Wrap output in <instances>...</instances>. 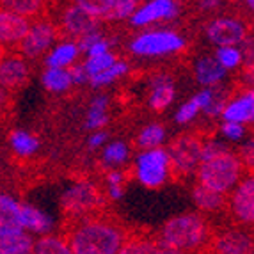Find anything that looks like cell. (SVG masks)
<instances>
[{
  "label": "cell",
  "mask_w": 254,
  "mask_h": 254,
  "mask_svg": "<svg viewBox=\"0 0 254 254\" xmlns=\"http://www.w3.org/2000/svg\"><path fill=\"white\" fill-rule=\"evenodd\" d=\"M210 231L201 215L185 213L169 219L160 231V242L164 253H189L199 251L208 242Z\"/></svg>",
  "instance_id": "obj_1"
},
{
  "label": "cell",
  "mask_w": 254,
  "mask_h": 254,
  "mask_svg": "<svg viewBox=\"0 0 254 254\" xmlns=\"http://www.w3.org/2000/svg\"><path fill=\"white\" fill-rule=\"evenodd\" d=\"M68 240L75 254H118L127 244L123 231L103 220H89L76 226Z\"/></svg>",
  "instance_id": "obj_2"
},
{
  "label": "cell",
  "mask_w": 254,
  "mask_h": 254,
  "mask_svg": "<svg viewBox=\"0 0 254 254\" xmlns=\"http://www.w3.org/2000/svg\"><path fill=\"white\" fill-rule=\"evenodd\" d=\"M244 167L246 165L238 157V153L228 149L213 157L203 158L197 169V180L213 190L228 194V192H233L235 187L240 183Z\"/></svg>",
  "instance_id": "obj_3"
},
{
  "label": "cell",
  "mask_w": 254,
  "mask_h": 254,
  "mask_svg": "<svg viewBox=\"0 0 254 254\" xmlns=\"http://www.w3.org/2000/svg\"><path fill=\"white\" fill-rule=\"evenodd\" d=\"M128 48L137 57H165L182 52L185 38L171 29L146 30L131 39Z\"/></svg>",
  "instance_id": "obj_4"
},
{
  "label": "cell",
  "mask_w": 254,
  "mask_h": 254,
  "mask_svg": "<svg viewBox=\"0 0 254 254\" xmlns=\"http://www.w3.org/2000/svg\"><path fill=\"white\" fill-rule=\"evenodd\" d=\"M135 178L146 189H158L169 180L173 173V162L169 151L160 148L140 149L135 157Z\"/></svg>",
  "instance_id": "obj_5"
},
{
  "label": "cell",
  "mask_w": 254,
  "mask_h": 254,
  "mask_svg": "<svg viewBox=\"0 0 254 254\" xmlns=\"http://www.w3.org/2000/svg\"><path fill=\"white\" fill-rule=\"evenodd\" d=\"M203 140L195 135H180L171 140L169 157L173 162V171L176 174L190 176L197 174L201 160H203Z\"/></svg>",
  "instance_id": "obj_6"
},
{
  "label": "cell",
  "mask_w": 254,
  "mask_h": 254,
  "mask_svg": "<svg viewBox=\"0 0 254 254\" xmlns=\"http://www.w3.org/2000/svg\"><path fill=\"white\" fill-rule=\"evenodd\" d=\"M102 194L98 190V187L94 183L87 182V180H80V182L69 185L61 195V208L64 213L73 217H84L96 210L102 204Z\"/></svg>",
  "instance_id": "obj_7"
},
{
  "label": "cell",
  "mask_w": 254,
  "mask_h": 254,
  "mask_svg": "<svg viewBox=\"0 0 254 254\" xmlns=\"http://www.w3.org/2000/svg\"><path fill=\"white\" fill-rule=\"evenodd\" d=\"M55 39H57V29L54 23L45 20L34 21L18 48H20V54L27 59H38L50 52V48L55 45Z\"/></svg>",
  "instance_id": "obj_8"
},
{
  "label": "cell",
  "mask_w": 254,
  "mask_h": 254,
  "mask_svg": "<svg viewBox=\"0 0 254 254\" xmlns=\"http://www.w3.org/2000/svg\"><path fill=\"white\" fill-rule=\"evenodd\" d=\"M180 13H182V7L178 0H146L131 14L130 23L137 29H144L158 21L174 20L176 16H180Z\"/></svg>",
  "instance_id": "obj_9"
},
{
  "label": "cell",
  "mask_w": 254,
  "mask_h": 254,
  "mask_svg": "<svg viewBox=\"0 0 254 254\" xmlns=\"http://www.w3.org/2000/svg\"><path fill=\"white\" fill-rule=\"evenodd\" d=\"M204 36L215 47H228V45H240L247 36L244 21L237 18H215L204 27Z\"/></svg>",
  "instance_id": "obj_10"
},
{
  "label": "cell",
  "mask_w": 254,
  "mask_h": 254,
  "mask_svg": "<svg viewBox=\"0 0 254 254\" xmlns=\"http://www.w3.org/2000/svg\"><path fill=\"white\" fill-rule=\"evenodd\" d=\"M229 208L240 224H254V174L242 178L233 189Z\"/></svg>",
  "instance_id": "obj_11"
},
{
  "label": "cell",
  "mask_w": 254,
  "mask_h": 254,
  "mask_svg": "<svg viewBox=\"0 0 254 254\" xmlns=\"http://www.w3.org/2000/svg\"><path fill=\"white\" fill-rule=\"evenodd\" d=\"M61 27H63V30L66 32V34L78 39L80 36L87 34V32L100 30V18L87 13L85 9L80 7V5L73 4L63 11Z\"/></svg>",
  "instance_id": "obj_12"
},
{
  "label": "cell",
  "mask_w": 254,
  "mask_h": 254,
  "mask_svg": "<svg viewBox=\"0 0 254 254\" xmlns=\"http://www.w3.org/2000/svg\"><path fill=\"white\" fill-rule=\"evenodd\" d=\"M30 20L25 14H20L11 9H2L0 13V41L4 45H20L30 29Z\"/></svg>",
  "instance_id": "obj_13"
},
{
  "label": "cell",
  "mask_w": 254,
  "mask_h": 254,
  "mask_svg": "<svg viewBox=\"0 0 254 254\" xmlns=\"http://www.w3.org/2000/svg\"><path fill=\"white\" fill-rule=\"evenodd\" d=\"M36 240L32 233L21 226H0V253L2 254H30L34 253Z\"/></svg>",
  "instance_id": "obj_14"
},
{
  "label": "cell",
  "mask_w": 254,
  "mask_h": 254,
  "mask_svg": "<svg viewBox=\"0 0 254 254\" xmlns=\"http://www.w3.org/2000/svg\"><path fill=\"white\" fill-rule=\"evenodd\" d=\"M213 251L222 254H251L254 253V237L244 229H228L215 237Z\"/></svg>",
  "instance_id": "obj_15"
},
{
  "label": "cell",
  "mask_w": 254,
  "mask_h": 254,
  "mask_svg": "<svg viewBox=\"0 0 254 254\" xmlns=\"http://www.w3.org/2000/svg\"><path fill=\"white\" fill-rule=\"evenodd\" d=\"M176 98V84L173 76L167 73H158L149 80L148 105L153 110H164L174 102Z\"/></svg>",
  "instance_id": "obj_16"
},
{
  "label": "cell",
  "mask_w": 254,
  "mask_h": 254,
  "mask_svg": "<svg viewBox=\"0 0 254 254\" xmlns=\"http://www.w3.org/2000/svg\"><path fill=\"white\" fill-rule=\"evenodd\" d=\"M228 68L222 66L217 55H201L199 59H195L194 63V78L195 82L203 87H210V85L222 84L228 76Z\"/></svg>",
  "instance_id": "obj_17"
},
{
  "label": "cell",
  "mask_w": 254,
  "mask_h": 254,
  "mask_svg": "<svg viewBox=\"0 0 254 254\" xmlns=\"http://www.w3.org/2000/svg\"><path fill=\"white\" fill-rule=\"evenodd\" d=\"M29 78V64L23 55H7L0 64V82L5 89H16Z\"/></svg>",
  "instance_id": "obj_18"
},
{
  "label": "cell",
  "mask_w": 254,
  "mask_h": 254,
  "mask_svg": "<svg viewBox=\"0 0 254 254\" xmlns=\"http://www.w3.org/2000/svg\"><path fill=\"white\" fill-rule=\"evenodd\" d=\"M20 224L30 231L32 235H47L52 233V229L55 226V220L52 215H48L45 210L38 206H32L29 203H21V212H20Z\"/></svg>",
  "instance_id": "obj_19"
},
{
  "label": "cell",
  "mask_w": 254,
  "mask_h": 254,
  "mask_svg": "<svg viewBox=\"0 0 254 254\" xmlns=\"http://www.w3.org/2000/svg\"><path fill=\"white\" fill-rule=\"evenodd\" d=\"M222 119L254 125V89H247L238 96L231 98L222 112Z\"/></svg>",
  "instance_id": "obj_20"
},
{
  "label": "cell",
  "mask_w": 254,
  "mask_h": 254,
  "mask_svg": "<svg viewBox=\"0 0 254 254\" xmlns=\"http://www.w3.org/2000/svg\"><path fill=\"white\" fill-rule=\"evenodd\" d=\"M80 54L82 50L78 43L66 39L50 48V52L45 55V64L47 68H71Z\"/></svg>",
  "instance_id": "obj_21"
},
{
  "label": "cell",
  "mask_w": 254,
  "mask_h": 254,
  "mask_svg": "<svg viewBox=\"0 0 254 254\" xmlns=\"http://www.w3.org/2000/svg\"><path fill=\"white\" fill-rule=\"evenodd\" d=\"M224 195L226 194H222L219 190H213L210 187L203 185L201 182L192 189V201L203 212H219V210H222L226 204Z\"/></svg>",
  "instance_id": "obj_22"
},
{
  "label": "cell",
  "mask_w": 254,
  "mask_h": 254,
  "mask_svg": "<svg viewBox=\"0 0 254 254\" xmlns=\"http://www.w3.org/2000/svg\"><path fill=\"white\" fill-rule=\"evenodd\" d=\"M109 102L110 98L107 94H98L91 100V105L87 109V116H85V130H102L107 123H109Z\"/></svg>",
  "instance_id": "obj_23"
},
{
  "label": "cell",
  "mask_w": 254,
  "mask_h": 254,
  "mask_svg": "<svg viewBox=\"0 0 254 254\" xmlns=\"http://www.w3.org/2000/svg\"><path fill=\"white\" fill-rule=\"evenodd\" d=\"M41 82L43 87L50 93H66L75 85L69 68H47L41 75Z\"/></svg>",
  "instance_id": "obj_24"
},
{
  "label": "cell",
  "mask_w": 254,
  "mask_h": 254,
  "mask_svg": "<svg viewBox=\"0 0 254 254\" xmlns=\"http://www.w3.org/2000/svg\"><path fill=\"white\" fill-rule=\"evenodd\" d=\"M9 146L18 157H32L39 149V139L27 130H14L9 133Z\"/></svg>",
  "instance_id": "obj_25"
},
{
  "label": "cell",
  "mask_w": 254,
  "mask_h": 254,
  "mask_svg": "<svg viewBox=\"0 0 254 254\" xmlns=\"http://www.w3.org/2000/svg\"><path fill=\"white\" fill-rule=\"evenodd\" d=\"M128 158H130V148L123 140H112V142H107L103 146L102 164L105 167H109V169L127 164Z\"/></svg>",
  "instance_id": "obj_26"
},
{
  "label": "cell",
  "mask_w": 254,
  "mask_h": 254,
  "mask_svg": "<svg viewBox=\"0 0 254 254\" xmlns=\"http://www.w3.org/2000/svg\"><path fill=\"white\" fill-rule=\"evenodd\" d=\"M34 253L36 254H69L73 253L69 240L57 235H41L39 238H36L34 244Z\"/></svg>",
  "instance_id": "obj_27"
},
{
  "label": "cell",
  "mask_w": 254,
  "mask_h": 254,
  "mask_svg": "<svg viewBox=\"0 0 254 254\" xmlns=\"http://www.w3.org/2000/svg\"><path fill=\"white\" fill-rule=\"evenodd\" d=\"M210 87H212V98H210V102L204 107L203 112L208 118H222V112L231 100V91L224 84L210 85Z\"/></svg>",
  "instance_id": "obj_28"
},
{
  "label": "cell",
  "mask_w": 254,
  "mask_h": 254,
  "mask_svg": "<svg viewBox=\"0 0 254 254\" xmlns=\"http://www.w3.org/2000/svg\"><path fill=\"white\" fill-rule=\"evenodd\" d=\"M20 212L21 203L9 194H2L0 197V226L11 228V226H21L20 224ZM23 228V226H21Z\"/></svg>",
  "instance_id": "obj_29"
},
{
  "label": "cell",
  "mask_w": 254,
  "mask_h": 254,
  "mask_svg": "<svg viewBox=\"0 0 254 254\" xmlns=\"http://www.w3.org/2000/svg\"><path fill=\"white\" fill-rule=\"evenodd\" d=\"M128 73V64L125 61H116L110 68L103 69L102 73H96V75L91 76L89 84L93 85L94 89H102L105 85L114 84L116 80H119L121 76H125Z\"/></svg>",
  "instance_id": "obj_30"
},
{
  "label": "cell",
  "mask_w": 254,
  "mask_h": 254,
  "mask_svg": "<svg viewBox=\"0 0 254 254\" xmlns=\"http://www.w3.org/2000/svg\"><path fill=\"white\" fill-rule=\"evenodd\" d=\"M165 140V128L158 123H149L146 125L137 135V146L140 149H151V148H160Z\"/></svg>",
  "instance_id": "obj_31"
},
{
  "label": "cell",
  "mask_w": 254,
  "mask_h": 254,
  "mask_svg": "<svg viewBox=\"0 0 254 254\" xmlns=\"http://www.w3.org/2000/svg\"><path fill=\"white\" fill-rule=\"evenodd\" d=\"M47 0H2V7L16 11L25 16H38L45 7Z\"/></svg>",
  "instance_id": "obj_32"
},
{
  "label": "cell",
  "mask_w": 254,
  "mask_h": 254,
  "mask_svg": "<svg viewBox=\"0 0 254 254\" xmlns=\"http://www.w3.org/2000/svg\"><path fill=\"white\" fill-rule=\"evenodd\" d=\"M217 59L222 63V66L228 69H237L244 66V55L238 45H228V47H217Z\"/></svg>",
  "instance_id": "obj_33"
},
{
  "label": "cell",
  "mask_w": 254,
  "mask_h": 254,
  "mask_svg": "<svg viewBox=\"0 0 254 254\" xmlns=\"http://www.w3.org/2000/svg\"><path fill=\"white\" fill-rule=\"evenodd\" d=\"M140 0H114V5L110 9V13L107 14L105 20L110 21H125L130 20L131 14L135 13L139 7Z\"/></svg>",
  "instance_id": "obj_34"
},
{
  "label": "cell",
  "mask_w": 254,
  "mask_h": 254,
  "mask_svg": "<svg viewBox=\"0 0 254 254\" xmlns=\"http://www.w3.org/2000/svg\"><path fill=\"white\" fill-rule=\"evenodd\" d=\"M121 253L123 254H153V253H164V249H162L158 240L139 238V240L127 242Z\"/></svg>",
  "instance_id": "obj_35"
},
{
  "label": "cell",
  "mask_w": 254,
  "mask_h": 254,
  "mask_svg": "<svg viewBox=\"0 0 254 254\" xmlns=\"http://www.w3.org/2000/svg\"><path fill=\"white\" fill-rule=\"evenodd\" d=\"M247 125L238 123V121H231V119H224L220 123V135L224 137L229 142H242L247 135Z\"/></svg>",
  "instance_id": "obj_36"
},
{
  "label": "cell",
  "mask_w": 254,
  "mask_h": 254,
  "mask_svg": "<svg viewBox=\"0 0 254 254\" xmlns=\"http://www.w3.org/2000/svg\"><path fill=\"white\" fill-rule=\"evenodd\" d=\"M116 61H118V57H116L112 52H107V54H102V55L87 57V59L84 61V66H85V69H87V73H89V76H93V75H96V73H102L103 69L110 68Z\"/></svg>",
  "instance_id": "obj_37"
},
{
  "label": "cell",
  "mask_w": 254,
  "mask_h": 254,
  "mask_svg": "<svg viewBox=\"0 0 254 254\" xmlns=\"http://www.w3.org/2000/svg\"><path fill=\"white\" fill-rule=\"evenodd\" d=\"M199 112H203V109H201L199 102L192 96L189 102H185L183 105L178 107L176 114H174V121L178 125H187V123H190V121H194Z\"/></svg>",
  "instance_id": "obj_38"
},
{
  "label": "cell",
  "mask_w": 254,
  "mask_h": 254,
  "mask_svg": "<svg viewBox=\"0 0 254 254\" xmlns=\"http://www.w3.org/2000/svg\"><path fill=\"white\" fill-rule=\"evenodd\" d=\"M73 2L76 5H80L82 9H85L87 13L94 14L98 18H103V20H105L112 5H114V0H73Z\"/></svg>",
  "instance_id": "obj_39"
},
{
  "label": "cell",
  "mask_w": 254,
  "mask_h": 254,
  "mask_svg": "<svg viewBox=\"0 0 254 254\" xmlns=\"http://www.w3.org/2000/svg\"><path fill=\"white\" fill-rule=\"evenodd\" d=\"M238 157L242 158L247 169H254V137L242 140L238 148Z\"/></svg>",
  "instance_id": "obj_40"
},
{
  "label": "cell",
  "mask_w": 254,
  "mask_h": 254,
  "mask_svg": "<svg viewBox=\"0 0 254 254\" xmlns=\"http://www.w3.org/2000/svg\"><path fill=\"white\" fill-rule=\"evenodd\" d=\"M100 39H103L102 32H100V30H93V32H87V34L80 36V38L76 39V43H78L80 50L84 52V54H87V52H89V48L93 47V45H96Z\"/></svg>",
  "instance_id": "obj_41"
},
{
  "label": "cell",
  "mask_w": 254,
  "mask_h": 254,
  "mask_svg": "<svg viewBox=\"0 0 254 254\" xmlns=\"http://www.w3.org/2000/svg\"><path fill=\"white\" fill-rule=\"evenodd\" d=\"M238 47H240L242 55H244V66H247V64H254V38L246 36V39H244Z\"/></svg>",
  "instance_id": "obj_42"
},
{
  "label": "cell",
  "mask_w": 254,
  "mask_h": 254,
  "mask_svg": "<svg viewBox=\"0 0 254 254\" xmlns=\"http://www.w3.org/2000/svg\"><path fill=\"white\" fill-rule=\"evenodd\" d=\"M69 71H71V78L75 85H82L91 80V76H89V73H87V69H85L84 64H73L71 68H69Z\"/></svg>",
  "instance_id": "obj_43"
},
{
  "label": "cell",
  "mask_w": 254,
  "mask_h": 254,
  "mask_svg": "<svg viewBox=\"0 0 254 254\" xmlns=\"http://www.w3.org/2000/svg\"><path fill=\"white\" fill-rule=\"evenodd\" d=\"M107 140H109L107 131L94 130L93 133L89 135V139H87V148H89L91 151H94V149H100V148H103V146L107 144Z\"/></svg>",
  "instance_id": "obj_44"
},
{
  "label": "cell",
  "mask_w": 254,
  "mask_h": 254,
  "mask_svg": "<svg viewBox=\"0 0 254 254\" xmlns=\"http://www.w3.org/2000/svg\"><path fill=\"white\" fill-rule=\"evenodd\" d=\"M110 41L109 39H100V41L96 43V45H93V47L89 48V52H87V57H93V55H102V54H107V52H110Z\"/></svg>",
  "instance_id": "obj_45"
},
{
  "label": "cell",
  "mask_w": 254,
  "mask_h": 254,
  "mask_svg": "<svg viewBox=\"0 0 254 254\" xmlns=\"http://www.w3.org/2000/svg\"><path fill=\"white\" fill-rule=\"evenodd\" d=\"M105 180H107V185H123L125 174L121 171H109Z\"/></svg>",
  "instance_id": "obj_46"
},
{
  "label": "cell",
  "mask_w": 254,
  "mask_h": 254,
  "mask_svg": "<svg viewBox=\"0 0 254 254\" xmlns=\"http://www.w3.org/2000/svg\"><path fill=\"white\" fill-rule=\"evenodd\" d=\"M107 194L112 201H119L125 195L123 185H107Z\"/></svg>",
  "instance_id": "obj_47"
},
{
  "label": "cell",
  "mask_w": 254,
  "mask_h": 254,
  "mask_svg": "<svg viewBox=\"0 0 254 254\" xmlns=\"http://www.w3.org/2000/svg\"><path fill=\"white\" fill-rule=\"evenodd\" d=\"M197 5H199L201 11L210 13V11H215V9H219L222 5V0H199Z\"/></svg>",
  "instance_id": "obj_48"
},
{
  "label": "cell",
  "mask_w": 254,
  "mask_h": 254,
  "mask_svg": "<svg viewBox=\"0 0 254 254\" xmlns=\"http://www.w3.org/2000/svg\"><path fill=\"white\" fill-rule=\"evenodd\" d=\"M242 80H244V84L246 85H249V87H254V64H247V66H244Z\"/></svg>",
  "instance_id": "obj_49"
},
{
  "label": "cell",
  "mask_w": 254,
  "mask_h": 254,
  "mask_svg": "<svg viewBox=\"0 0 254 254\" xmlns=\"http://www.w3.org/2000/svg\"><path fill=\"white\" fill-rule=\"evenodd\" d=\"M244 2H246L247 9H249V11H253V13H254V0H244Z\"/></svg>",
  "instance_id": "obj_50"
}]
</instances>
